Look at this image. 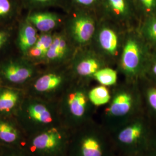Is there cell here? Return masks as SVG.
Instances as JSON below:
<instances>
[{
	"instance_id": "obj_1",
	"label": "cell",
	"mask_w": 156,
	"mask_h": 156,
	"mask_svg": "<svg viewBox=\"0 0 156 156\" xmlns=\"http://www.w3.org/2000/svg\"><path fill=\"white\" fill-rule=\"evenodd\" d=\"M40 72V66L15 50L0 60V84L12 87L28 84Z\"/></svg>"
},
{
	"instance_id": "obj_2",
	"label": "cell",
	"mask_w": 156,
	"mask_h": 156,
	"mask_svg": "<svg viewBox=\"0 0 156 156\" xmlns=\"http://www.w3.org/2000/svg\"><path fill=\"white\" fill-rule=\"evenodd\" d=\"M39 32L26 18L24 14L17 23L15 45L17 51L25 56L38 39Z\"/></svg>"
},
{
	"instance_id": "obj_3",
	"label": "cell",
	"mask_w": 156,
	"mask_h": 156,
	"mask_svg": "<svg viewBox=\"0 0 156 156\" xmlns=\"http://www.w3.org/2000/svg\"><path fill=\"white\" fill-rule=\"evenodd\" d=\"M24 16L39 33H53L61 22L57 13L44 9L27 12Z\"/></svg>"
},
{
	"instance_id": "obj_4",
	"label": "cell",
	"mask_w": 156,
	"mask_h": 156,
	"mask_svg": "<svg viewBox=\"0 0 156 156\" xmlns=\"http://www.w3.org/2000/svg\"><path fill=\"white\" fill-rule=\"evenodd\" d=\"M64 78L62 73L51 71L41 72L28 84L31 91L36 94L52 92L62 86Z\"/></svg>"
},
{
	"instance_id": "obj_5",
	"label": "cell",
	"mask_w": 156,
	"mask_h": 156,
	"mask_svg": "<svg viewBox=\"0 0 156 156\" xmlns=\"http://www.w3.org/2000/svg\"><path fill=\"white\" fill-rule=\"evenodd\" d=\"M68 34L75 42L84 44L91 39L94 32L93 20L89 17L77 16L68 24Z\"/></svg>"
},
{
	"instance_id": "obj_6",
	"label": "cell",
	"mask_w": 156,
	"mask_h": 156,
	"mask_svg": "<svg viewBox=\"0 0 156 156\" xmlns=\"http://www.w3.org/2000/svg\"><path fill=\"white\" fill-rule=\"evenodd\" d=\"M24 11L20 0H0V26L16 24Z\"/></svg>"
},
{
	"instance_id": "obj_7",
	"label": "cell",
	"mask_w": 156,
	"mask_h": 156,
	"mask_svg": "<svg viewBox=\"0 0 156 156\" xmlns=\"http://www.w3.org/2000/svg\"><path fill=\"white\" fill-rule=\"evenodd\" d=\"M69 53V45L64 34H54L52 43L42 64H51L64 60Z\"/></svg>"
},
{
	"instance_id": "obj_8",
	"label": "cell",
	"mask_w": 156,
	"mask_h": 156,
	"mask_svg": "<svg viewBox=\"0 0 156 156\" xmlns=\"http://www.w3.org/2000/svg\"><path fill=\"white\" fill-rule=\"evenodd\" d=\"M53 35V33H40L36 44L24 56L31 62L41 66L52 43Z\"/></svg>"
},
{
	"instance_id": "obj_9",
	"label": "cell",
	"mask_w": 156,
	"mask_h": 156,
	"mask_svg": "<svg viewBox=\"0 0 156 156\" xmlns=\"http://www.w3.org/2000/svg\"><path fill=\"white\" fill-rule=\"evenodd\" d=\"M0 86V113H10L19 105L22 100V91L14 87Z\"/></svg>"
},
{
	"instance_id": "obj_10",
	"label": "cell",
	"mask_w": 156,
	"mask_h": 156,
	"mask_svg": "<svg viewBox=\"0 0 156 156\" xmlns=\"http://www.w3.org/2000/svg\"><path fill=\"white\" fill-rule=\"evenodd\" d=\"M140 51L138 43L134 39H129L123 49L122 66L129 73L136 71L140 65Z\"/></svg>"
},
{
	"instance_id": "obj_11",
	"label": "cell",
	"mask_w": 156,
	"mask_h": 156,
	"mask_svg": "<svg viewBox=\"0 0 156 156\" xmlns=\"http://www.w3.org/2000/svg\"><path fill=\"white\" fill-rule=\"evenodd\" d=\"M24 111L28 117L35 122L47 124L53 120L51 113L47 106L32 98L25 103Z\"/></svg>"
},
{
	"instance_id": "obj_12",
	"label": "cell",
	"mask_w": 156,
	"mask_h": 156,
	"mask_svg": "<svg viewBox=\"0 0 156 156\" xmlns=\"http://www.w3.org/2000/svg\"><path fill=\"white\" fill-rule=\"evenodd\" d=\"M17 24L0 26V60L16 50L15 45Z\"/></svg>"
},
{
	"instance_id": "obj_13",
	"label": "cell",
	"mask_w": 156,
	"mask_h": 156,
	"mask_svg": "<svg viewBox=\"0 0 156 156\" xmlns=\"http://www.w3.org/2000/svg\"><path fill=\"white\" fill-rule=\"evenodd\" d=\"M62 138L61 135L53 128L36 136L33 141L34 147L39 151H48L55 148L58 145Z\"/></svg>"
},
{
	"instance_id": "obj_14",
	"label": "cell",
	"mask_w": 156,
	"mask_h": 156,
	"mask_svg": "<svg viewBox=\"0 0 156 156\" xmlns=\"http://www.w3.org/2000/svg\"><path fill=\"white\" fill-rule=\"evenodd\" d=\"M67 104L73 115L80 117L83 115L85 111L86 97L82 92L71 93L67 97Z\"/></svg>"
},
{
	"instance_id": "obj_15",
	"label": "cell",
	"mask_w": 156,
	"mask_h": 156,
	"mask_svg": "<svg viewBox=\"0 0 156 156\" xmlns=\"http://www.w3.org/2000/svg\"><path fill=\"white\" fill-rule=\"evenodd\" d=\"M131 106V96L126 93H122L118 95L113 101L109 111L114 116H123L128 113Z\"/></svg>"
},
{
	"instance_id": "obj_16",
	"label": "cell",
	"mask_w": 156,
	"mask_h": 156,
	"mask_svg": "<svg viewBox=\"0 0 156 156\" xmlns=\"http://www.w3.org/2000/svg\"><path fill=\"white\" fill-rule=\"evenodd\" d=\"M99 41L101 47L111 54H113L117 49V35L109 28H104L101 31Z\"/></svg>"
},
{
	"instance_id": "obj_17",
	"label": "cell",
	"mask_w": 156,
	"mask_h": 156,
	"mask_svg": "<svg viewBox=\"0 0 156 156\" xmlns=\"http://www.w3.org/2000/svg\"><path fill=\"white\" fill-rule=\"evenodd\" d=\"M89 98L95 105L100 106L109 102L110 100V94L108 90L105 86H101L90 91Z\"/></svg>"
},
{
	"instance_id": "obj_18",
	"label": "cell",
	"mask_w": 156,
	"mask_h": 156,
	"mask_svg": "<svg viewBox=\"0 0 156 156\" xmlns=\"http://www.w3.org/2000/svg\"><path fill=\"white\" fill-rule=\"evenodd\" d=\"M24 11L27 12L42 10L49 6L56 5L62 0H20Z\"/></svg>"
},
{
	"instance_id": "obj_19",
	"label": "cell",
	"mask_w": 156,
	"mask_h": 156,
	"mask_svg": "<svg viewBox=\"0 0 156 156\" xmlns=\"http://www.w3.org/2000/svg\"><path fill=\"white\" fill-rule=\"evenodd\" d=\"M142 134V127L135 124L125 128L119 135V139L125 144H131L138 140Z\"/></svg>"
},
{
	"instance_id": "obj_20",
	"label": "cell",
	"mask_w": 156,
	"mask_h": 156,
	"mask_svg": "<svg viewBox=\"0 0 156 156\" xmlns=\"http://www.w3.org/2000/svg\"><path fill=\"white\" fill-rule=\"evenodd\" d=\"M99 68V64L93 58L82 60L76 65L75 70L77 73L82 76L94 74Z\"/></svg>"
},
{
	"instance_id": "obj_21",
	"label": "cell",
	"mask_w": 156,
	"mask_h": 156,
	"mask_svg": "<svg viewBox=\"0 0 156 156\" xmlns=\"http://www.w3.org/2000/svg\"><path fill=\"white\" fill-rule=\"evenodd\" d=\"M95 79L104 86H111L116 83L117 73L111 68L98 70L94 74Z\"/></svg>"
},
{
	"instance_id": "obj_22",
	"label": "cell",
	"mask_w": 156,
	"mask_h": 156,
	"mask_svg": "<svg viewBox=\"0 0 156 156\" xmlns=\"http://www.w3.org/2000/svg\"><path fill=\"white\" fill-rule=\"evenodd\" d=\"M17 132L9 123L0 122V140L7 143H12L17 139Z\"/></svg>"
},
{
	"instance_id": "obj_23",
	"label": "cell",
	"mask_w": 156,
	"mask_h": 156,
	"mask_svg": "<svg viewBox=\"0 0 156 156\" xmlns=\"http://www.w3.org/2000/svg\"><path fill=\"white\" fill-rule=\"evenodd\" d=\"M82 149L83 156H102L100 145L92 138H88L84 141Z\"/></svg>"
},
{
	"instance_id": "obj_24",
	"label": "cell",
	"mask_w": 156,
	"mask_h": 156,
	"mask_svg": "<svg viewBox=\"0 0 156 156\" xmlns=\"http://www.w3.org/2000/svg\"><path fill=\"white\" fill-rule=\"evenodd\" d=\"M112 10L118 15H125L128 11L126 0H108Z\"/></svg>"
},
{
	"instance_id": "obj_25",
	"label": "cell",
	"mask_w": 156,
	"mask_h": 156,
	"mask_svg": "<svg viewBox=\"0 0 156 156\" xmlns=\"http://www.w3.org/2000/svg\"><path fill=\"white\" fill-rule=\"evenodd\" d=\"M147 33L152 39L156 41V19H152L147 26Z\"/></svg>"
},
{
	"instance_id": "obj_26",
	"label": "cell",
	"mask_w": 156,
	"mask_h": 156,
	"mask_svg": "<svg viewBox=\"0 0 156 156\" xmlns=\"http://www.w3.org/2000/svg\"><path fill=\"white\" fill-rule=\"evenodd\" d=\"M140 1L146 11H153L156 8V0H140Z\"/></svg>"
},
{
	"instance_id": "obj_27",
	"label": "cell",
	"mask_w": 156,
	"mask_h": 156,
	"mask_svg": "<svg viewBox=\"0 0 156 156\" xmlns=\"http://www.w3.org/2000/svg\"><path fill=\"white\" fill-rule=\"evenodd\" d=\"M148 100L151 106L156 111V89H151L148 93Z\"/></svg>"
},
{
	"instance_id": "obj_28",
	"label": "cell",
	"mask_w": 156,
	"mask_h": 156,
	"mask_svg": "<svg viewBox=\"0 0 156 156\" xmlns=\"http://www.w3.org/2000/svg\"><path fill=\"white\" fill-rule=\"evenodd\" d=\"M75 3L84 5H89L94 3L95 0H73Z\"/></svg>"
},
{
	"instance_id": "obj_29",
	"label": "cell",
	"mask_w": 156,
	"mask_h": 156,
	"mask_svg": "<svg viewBox=\"0 0 156 156\" xmlns=\"http://www.w3.org/2000/svg\"><path fill=\"white\" fill-rule=\"evenodd\" d=\"M153 72L155 75H156V63L153 67Z\"/></svg>"
}]
</instances>
